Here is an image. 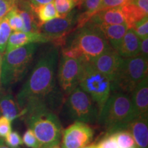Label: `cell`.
Segmentation results:
<instances>
[{
	"mask_svg": "<svg viewBox=\"0 0 148 148\" xmlns=\"http://www.w3.org/2000/svg\"><path fill=\"white\" fill-rule=\"evenodd\" d=\"M58 55L56 47L42 54L16 95V102L23 116L36 108H46L56 112L61 105L64 95L56 87Z\"/></svg>",
	"mask_w": 148,
	"mask_h": 148,
	"instance_id": "6da1fadb",
	"label": "cell"
},
{
	"mask_svg": "<svg viewBox=\"0 0 148 148\" xmlns=\"http://www.w3.org/2000/svg\"><path fill=\"white\" fill-rule=\"evenodd\" d=\"M134 119L130 95L112 92L99 110L97 122L107 134L124 130Z\"/></svg>",
	"mask_w": 148,
	"mask_h": 148,
	"instance_id": "7a4b0ae2",
	"label": "cell"
},
{
	"mask_svg": "<svg viewBox=\"0 0 148 148\" xmlns=\"http://www.w3.org/2000/svg\"><path fill=\"white\" fill-rule=\"evenodd\" d=\"M23 116L40 145L60 143L62 126L55 112L46 108H36L27 111Z\"/></svg>",
	"mask_w": 148,
	"mask_h": 148,
	"instance_id": "3957f363",
	"label": "cell"
},
{
	"mask_svg": "<svg viewBox=\"0 0 148 148\" xmlns=\"http://www.w3.org/2000/svg\"><path fill=\"white\" fill-rule=\"evenodd\" d=\"M36 45L27 44L5 53L1 66L0 84L8 86L23 78L34 57Z\"/></svg>",
	"mask_w": 148,
	"mask_h": 148,
	"instance_id": "277c9868",
	"label": "cell"
},
{
	"mask_svg": "<svg viewBox=\"0 0 148 148\" xmlns=\"http://www.w3.org/2000/svg\"><path fill=\"white\" fill-rule=\"evenodd\" d=\"M147 58L138 55L123 58L116 76L111 82V91L130 95L138 83L147 77Z\"/></svg>",
	"mask_w": 148,
	"mask_h": 148,
	"instance_id": "5b68a950",
	"label": "cell"
},
{
	"mask_svg": "<svg viewBox=\"0 0 148 148\" xmlns=\"http://www.w3.org/2000/svg\"><path fill=\"white\" fill-rule=\"evenodd\" d=\"M78 86L90 96L101 110L111 93V82L104 74L99 72L91 62L83 61Z\"/></svg>",
	"mask_w": 148,
	"mask_h": 148,
	"instance_id": "8992f818",
	"label": "cell"
},
{
	"mask_svg": "<svg viewBox=\"0 0 148 148\" xmlns=\"http://www.w3.org/2000/svg\"><path fill=\"white\" fill-rule=\"evenodd\" d=\"M70 46L82 53L86 62H91L112 47L99 27L88 22L80 29Z\"/></svg>",
	"mask_w": 148,
	"mask_h": 148,
	"instance_id": "52a82bcc",
	"label": "cell"
},
{
	"mask_svg": "<svg viewBox=\"0 0 148 148\" xmlns=\"http://www.w3.org/2000/svg\"><path fill=\"white\" fill-rule=\"evenodd\" d=\"M65 104L68 114L74 121L87 124L97 122V106L79 86L66 95Z\"/></svg>",
	"mask_w": 148,
	"mask_h": 148,
	"instance_id": "ba28073f",
	"label": "cell"
},
{
	"mask_svg": "<svg viewBox=\"0 0 148 148\" xmlns=\"http://www.w3.org/2000/svg\"><path fill=\"white\" fill-rule=\"evenodd\" d=\"M83 61L62 56L59 62L58 80L62 93L66 96L78 86Z\"/></svg>",
	"mask_w": 148,
	"mask_h": 148,
	"instance_id": "9c48e42d",
	"label": "cell"
},
{
	"mask_svg": "<svg viewBox=\"0 0 148 148\" xmlns=\"http://www.w3.org/2000/svg\"><path fill=\"white\" fill-rule=\"evenodd\" d=\"M74 23L73 12L64 17H58L46 22L40 26V33L47 37L56 46L63 45L66 36L71 31Z\"/></svg>",
	"mask_w": 148,
	"mask_h": 148,
	"instance_id": "30bf717a",
	"label": "cell"
},
{
	"mask_svg": "<svg viewBox=\"0 0 148 148\" xmlns=\"http://www.w3.org/2000/svg\"><path fill=\"white\" fill-rule=\"evenodd\" d=\"M94 130L87 123L75 121L62 133V148H82L93 138Z\"/></svg>",
	"mask_w": 148,
	"mask_h": 148,
	"instance_id": "8fae6325",
	"label": "cell"
},
{
	"mask_svg": "<svg viewBox=\"0 0 148 148\" xmlns=\"http://www.w3.org/2000/svg\"><path fill=\"white\" fill-rule=\"evenodd\" d=\"M123 58L117 51L110 47L91 61L92 65L99 72L104 74L112 82L116 76Z\"/></svg>",
	"mask_w": 148,
	"mask_h": 148,
	"instance_id": "7c38bea8",
	"label": "cell"
},
{
	"mask_svg": "<svg viewBox=\"0 0 148 148\" xmlns=\"http://www.w3.org/2000/svg\"><path fill=\"white\" fill-rule=\"evenodd\" d=\"M134 119L148 114V78L146 77L136 85L130 94Z\"/></svg>",
	"mask_w": 148,
	"mask_h": 148,
	"instance_id": "4fadbf2b",
	"label": "cell"
},
{
	"mask_svg": "<svg viewBox=\"0 0 148 148\" xmlns=\"http://www.w3.org/2000/svg\"><path fill=\"white\" fill-rule=\"evenodd\" d=\"M130 133L137 148H148V114L134 118L125 129Z\"/></svg>",
	"mask_w": 148,
	"mask_h": 148,
	"instance_id": "5bb4252c",
	"label": "cell"
},
{
	"mask_svg": "<svg viewBox=\"0 0 148 148\" xmlns=\"http://www.w3.org/2000/svg\"><path fill=\"white\" fill-rule=\"evenodd\" d=\"M47 42H49V40L41 33H31L21 32V31H14V32L11 33L10 35L5 53H8L14 49L23 47L27 44Z\"/></svg>",
	"mask_w": 148,
	"mask_h": 148,
	"instance_id": "9a60e30c",
	"label": "cell"
},
{
	"mask_svg": "<svg viewBox=\"0 0 148 148\" xmlns=\"http://www.w3.org/2000/svg\"><path fill=\"white\" fill-rule=\"evenodd\" d=\"M16 10L23 20L22 32L40 33V26L34 11L27 0H16Z\"/></svg>",
	"mask_w": 148,
	"mask_h": 148,
	"instance_id": "2e32d148",
	"label": "cell"
},
{
	"mask_svg": "<svg viewBox=\"0 0 148 148\" xmlns=\"http://www.w3.org/2000/svg\"><path fill=\"white\" fill-rule=\"evenodd\" d=\"M96 25H125L124 15L121 10V6L105 9L99 11L88 21Z\"/></svg>",
	"mask_w": 148,
	"mask_h": 148,
	"instance_id": "e0dca14e",
	"label": "cell"
},
{
	"mask_svg": "<svg viewBox=\"0 0 148 148\" xmlns=\"http://www.w3.org/2000/svg\"><path fill=\"white\" fill-rule=\"evenodd\" d=\"M140 40L132 29H127L116 51L122 58L139 55Z\"/></svg>",
	"mask_w": 148,
	"mask_h": 148,
	"instance_id": "ac0fdd59",
	"label": "cell"
},
{
	"mask_svg": "<svg viewBox=\"0 0 148 148\" xmlns=\"http://www.w3.org/2000/svg\"><path fill=\"white\" fill-rule=\"evenodd\" d=\"M96 25L100 29L111 47L116 50L121 43L122 38L127 30L126 25H124V24H121V25L100 24V25Z\"/></svg>",
	"mask_w": 148,
	"mask_h": 148,
	"instance_id": "d6986e66",
	"label": "cell"
},
{
	"mask_svg": "<svg viewBox=\"0 0 148 148\" xmlns=\"http://www.w3.org/2000/svg\"><path fill=\"white\" fill-rule=\"evenodd\" d=\"M0 114L8 118L10 121L23 116V112L18 107L16 100L11 94L0 96Z\"/></svg>",
	"mask_w": 148,
	"mask_h": 148,
	"instance_id": "ffe728a7",
	"label": "cell"
},
{
	"mask_svg": "<svg viewBox=\"0 0 148 148\" xmlns=\"http://www.w3.org/2000/svg\"><path fill=\"white\" fill-rule=\"evenodd\" d=\"M121 10L124 15L125 25L127 29H132L136 22L140 21L148 15V12L140 9L132 2L121 6Z\"/></svg>",
	"mask_w": 148,
	"mask_h": 148,
	"instance_id": "44dd1931",
	"label": "cell"
},
{
	"mask_svg": "<svg viewBox=\"0 0 148 148\" xmlns=\"http://www.w3.org/2000/svg\"><path fill=\"white\" fill-rule=\"evenodd\" d=\"M32 8V7H31ZM35 15L38 18V24L40 26L46 22H48L53 18L59 17V15L56 10L53 1L46 4L40 5L36 8H32Z\"/></svg>",
	"mask_w": 148,
	"mask_h": 148,
	"instance_id": "7402d4cb",
	"label": "cell"
},
{
	"mask_svg": "<svg viewBox=\"0 0 148 148\" xmlns=\"http://www.w3.org/2000/svg\"><path fill=\"white\" fill-rule=\"evenodd\" d=\"M112 134L116 140L117 148H137L132 135L126 130L116 131Z\"/></svg>",
	"mask_w": 148,
	"mask_h": 148,
	"instance_id": "603a6c76",
	"label": "cell"
},
{
	"mask_svg": "<svg viewBox=\"0 0 148 148\" xmlns=\"http://www.w3.org/2000/svg\"><path fill=\"white\" fill-rule=\"evenodd\" d=\"M11 28L9 25L8 19L4 17L0 19V52L4 53L10 35Z\"/></svg>",
	"mask_w": 148,
	"mask_h": 148,
	"instance_id": "cb8c5ba5",
	"label": "cell"
},
{
	"mask_svg": "<svg viewBox=\"0 0 148 148\" xmlns=\"http://www.w3.org/2000/svg\"><path fill=\"white\" fill-rule=\"evenodd\" d=\"M53 3L59 17L66 16L75 5L73 0H53Z\"/></svg>",
	"mask_w": 148,
	"mask_h": 148,
	"instance_id": "d4e9b609",
	"label": "cell"
},
{
	"mask_svg": "<svg viewBox=\"0 0 148 148\" xmlns=\"http://www.w3.org/2000/svg\"><path fill=\"white\" fill-rule=\"evenodd\" d=\"M5 17L8 19L11 29H13L14 31H21V32L23 31V20L16 10L15 7L6 14Z\"/></svg>",
	"mask_w": 148,
	"mask_h": 148,
	"instance_id": "484cf974",
	"label": "cell"
},
{
	"mask_svg": "<svg viewBox=\"0 0 148 148\" xmlns=\"http://www.w3.org/2000/svg\"><path fill=\"white\" fill-rule=\"evenodd\" d=\"M135 34L140 40L148 37V16L143 18L140 21L136 22L133 25L132 28Z\"/></svg>",
	"mask_w": 148,
	"mask_h": 148,
	"instance_id": "4316f807",
	"label": "cell"
},
{
	"mask_svg": "<svg viewBox=\"0 0 148 148\" xmlns=\"http://www.w3.org/2000/svg\"><path fill=\"white\" fill-rule=\"evenodd\" d=\"M23 143L31 148H39L40 144L37 139L36 135L30 128H28L23 134Z\"/></svg>",
	"mask_w": 148,
	"mask_h": 148,
	"instance_id": "83f0119b",
	"label": "cell"
},
{
	"mask_svg": "<svg viewBox=\"0 0 148 148\" xmlns=\"http://www.w3.org/2000/svg\"><path fill=\"white\" fill-rule=\"evenodd\" d=\"M94 148H117L116 140L113 134H106L100 141L94 145Z\"/></svg>",
	"mask_w": 148,
	"mask_h": 148,
	"instance_id": "f1b7e54d",
	"label": "cell"
},
{
	"mask_svg": "<svg viewBox=\"0 0 148 148\" xmlns=\"http://www.w3.org/2000/svg\"><path fill=\"white\" fill-rule=\"evenodd\" d=\"M5 142L9 147L12 148H17L23 144L21 136L17 132H11L5 137Z\"/></svg>",
	"mask_w": 148,
	"mask_h": 148,
	"instance_id": "f546056e",
	"label": "cell"
},
{
	"mask_svg": "<svg viewBox=\"0 0 148 148\" xmlns=\"http://www.w3.org/2000/svg\"><path fill=\"white\" fill-rule=\"evenodd\" d=\"M16 0H0V19L16 6Z\"/></svg>",
	"mask_w": 148,
	"mask_h": 148,
	"instance_id": "4dcf8cb0",
	"label": "cell"
},
{
	"mask_svg": "<svg viewBox=\"0 0 148 148\" xmlns=\"http://www.w3.org/2000/svg\"><path fill=\"white\" fill-rule=\"evenodd\" d=\"M127 3H129L126 0H101L99 8V11L108 8L123 6Z\"/></svg>",
	"mask_w": 148,
	"mask_h": 148,
	"instance_id": "1f68e13d",
	"label": "cell"
},
{
	"mask_svg": "<svg viewBox=\"0 0 148 148\" xmlns=\"http://www.w3.org/2000/svg\"><path fill=\"white\" fill-rule=\"evenodd\" d=\"M11 132V121L5 116H0V137L5 138Z\"/></svg>",
	"mask_w": 148,
	"mask_h": 148,
	"instance_id": "d6a6232c",
	"label": "cell"
},
{
	"mask_svg": "<svg viewBox=\"0 0 148 148\" xmlns=\"http://www.w3.org/2000/svg\"><path fill=\"white\" fill-rule=\"evenodd\" d=\"M140 55L147 58L148 57V37L140 40Z\"/></svg>",
	"mask_w": 148,
	"mask_h": 148,
	"instance_id": "836d02e7",
	"label": "cell"
},
{
	"mask_svg": "<svg viewBox=\"0 0 148 148\" xmlns=\"http://www.w3.org/2000/svg\"><path fill=\"white\" fill-rule=\"evenodd\" d=\"M132 2L146 12H148V0H132Z\"/></svg>",
	"mask_w": 148,
	"mask_h": 148,
	"instance_id": "e575fe53",
	"label": "cell"
},
{
	"mask_svg": "<svg viewBox=\"0 0 148 148\" xmlns=\"http://www.w3.org/2000/svg\"><path fill=\"white\" fill-rule=\"evenodd\" d=\"M27 1H28L29 4H30L32 8H34L37 6H39L40 5L52 2L53 0H27Z\"/></svg>",
	"mask_w": 148,
	"mask_h": 148,
	"instance_id": "d590c367",
	"label": "cell"
},
{
	"mask_svg": "<svg viewBox=\"0 0 148 148\" xmlns=\"http://www.w3.org/2000/svg\"><path fill=\"white\" fill-rule=\"evenodd\" d=\"M39 148H62L60 143H53L41 145Z\"/></svg>",
	"mask_w": 148,
	"mask_h": 148,
	"instance_id": "8d00e7d4",
	"label": "cell"
},
{
	"mask_svg": "<svg viewBox=\"0 0 148 148\" xmlns=\"http://www.w3.org/2000/svg\"><path fill=\"white\" fill-rule=\"evenodd\" d=\"M0 148H12V147H9V146L5 143V140L3 139V138L0 137Z\"/></svg>",
	"mask_w": 148,
	"mask_h": 148,
	"instance_id": "74e56055",
	"label": "cell"
},
{
	"mask_svg": "<svg viewBox=\"0 0 148 148\" xmlns=\"http://www.w3.org/2000/svg\"><path fill=\"white\" fill-rule=\"evenodd\" d=\"M83 1H84V0H73L75 4V5H81L82 4Z\"/></svg>",
	"mask_w": 148,
	"mask_h": 148,
	"instance_id": "f35d334b",
	"label": "cell"
},
{
	"mask_svg": "<svg viewBox=\"0 0 148 148\" xmlns=\"http://www.w3.org/2000/svg\"><path fill=\"white\" fill-rule=\"evenodd\" d=\"M3 53L0 52V67L1 66V63H2V60H3Z\"/></svg>",
	"mask_w": 148,
	"mask_h": 148,
	"instance_id": "ab89813d",
	"label": "cell"
},
{
	"mask_svg": "<svg viewBox=\"0 0 148 148\" xmlns=\"http://www.w3.org/2000/svg\"><path fill=\"white\" fill-rule=\"evenodd\" d=\"M94 145H95V144H91V145L85 146V147L82 148H94Z\"/></svg>",
	"mask_w": 148,
	"mask_h": 148,
	"instance_id": "60d3db41",
	"label": "cell"
},
{
	"mask_svg": "<svg viewBox=\"0 0 148 148\" xmlns=\"http://www.w3.org/2000/svg\"><path fill=\"white\" fill-rule=\"evenodd\" d=\"M126 1H127L128 3H131L132 1V0H126Z\"/></svg>",
	"mask_w": 148,
	"mask_h": 148,
	"instance_id": "b9f144b4",
	"label": "cell"
},
{
	"mask_svg": "<svg viewBox=\"0 0 148 148\" xmlns=\"http://www.w3.org/2000/svg\"><path fill=\"white\" fill-rule=\"evenodd\" d=\"M0 79H1V67H0Z\"/></svg>",
	"mask_w": 148,
	"mask_h": 148,
	"instance_id": "7bdbcfd3",
	"label": "cell"
}]
</instances>
